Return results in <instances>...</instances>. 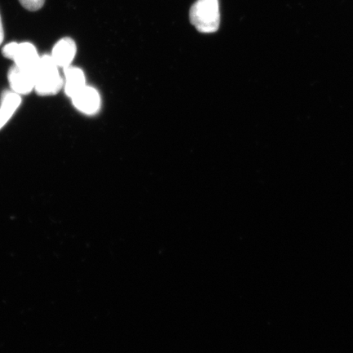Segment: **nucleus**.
I'll return each instance as SVG.
<instances>
[{
	"label": "nucleus",
	"instance_id": "f257e3e1",
	"mask_svg": "<svg viewBox=\"0 0 353 353\" xmlns=\"http://www.w3.org/2000/svg\"><path fill=\"white\" fill-rule=\"evenodd\" d=\"M50 55L41 57L34 78V90L39 96H52L64 86L63 79Z\"/></svg>",
	"mask_w": 353,
	"mask_h": 353
},
{
	"label": "nucleus",
	"instance_id": "f03ea898",
	"mask_svg": "<svg viewBox=\"0 0 353 353\" xmlns=\"http://www.w3.org/2000/svg\"><path fill=\"white\" fill-rule=\"evenodd\" d=\"M190 20L200 32H217L220 26L219 0H197L190 10Z\"/></svg>",
	"mask_w": 353,
	"mask_h": 353
},
{
	"label": "nucleus",
	"instance_id": "7ed1b4c3",
	"mask_svg": "<svg viewBox=\"0 0 353 353\" xmlns=\"http://www.w3.org/2000/svg\"><path fill=\"white\" fill-rule=\"evenodd\" d=\"M41 57L37 48L32 43L23 42L19 43L14 59L15 65L25 72L35 74Z\"/></svg>",
	"mask_w": 353,
	"mask_h": 353
},
{
	"label": "nucleus",
	"instance_id": "20e7f679",
	"mask_svg": "<svg viewBox=\"0 0 353 353\" xmlns=\"http://www.w3.org/2000/svg\"><path fill=\"white\" fill-rule=\"evenodd\" d=\"M73 105L79 112L88 114L98 112L101 105V98L95 88L85 86L72 98Z\"/></svg>",
	"mask_w": 353,
	"mask_h": 353
},
{
	"label": "nucleus",
	"instance_id": "39448f33",
	"mask_svg": "<svg viewBox=\"0 0 353 353\" xmlns=\"http://www.w3.org/2000/svg\"><path fill=\"white\" fill-rule=\"evenodd\" d=\"M77 51L76 42L72 38L65 37L52 48L51 57L59 68L65 69L72 63Z\"/></svg>",
	"mask_w": 353,
	"mask_h": 353
},
{
	"label": "nucleus",
	"instance_id": "423d86ee",
	"mask_svg": "<svg viewBox=\"0 0 353 353\" xmlns=\"http://www.w3.org/2000/svg\"><path fill=\"white\" fill-rule=\"evenodd\" d=\"M8 78L12 91L15 92L17 94H28L34 90L35 74L25 72L16 65L12 66L8 70Z\"/></svg>",
	"mask_w": 353,
	"mask_h": 353
},
{
	"label": "nucleus",
	"instance_id": "0eeeda50",
	"mask_svg": "<svg viewBox=\"0 0 353 353\" xmlns=\"http://www.w3.org/2000/svg\"><path fill=\"white\" fill-rule=\"evenodd\" d=\"M64 90L70 99L86 86L85 73L81 69L70 65L64 69Z\"/></svg>",
	"mask_w": 353,
	"mask_h": 353
},
{
	"label": "nucleus",
	"instance_id": "6e6552de",
	"mask_svg": "<svg viewBox=\"0 0 353 353\" xmlns=\"http://www.w3.org/2000/svg\"><path fill=\"white\" fill-rule=\"evenodd\" d=\"M21 103V95L13 91L4 92L0 105V130L10 121Z\"/></svg>",
	"mask_w": 353,
	"mask_h": 353
},
{
	"label": "nucleus",
	"instance_id": "1a4fd4ad",
	"mask_svg": "<svg viewBox=\"0 0 353 353\" xmlns=\"http://www.w3.org/2000/svg\"><path fill=\"white\" fill-rule=\"evenodd\" d=\"M21 6L30 12H37L41 10L46 0H19Z\"/></svg>",
	"mask_w": 353,
	"mask_h": 353
},
{
	"label": "nucleus",
	"instance_id": "9d476101",
	"mask_svg": "<svg viewBox=\"0 0 353 353\" xmlns=\"http://www.w3.org/2000/svg\"><path fill=\"white\" fill-rule=\"evenodd\" d=\"M17 47H19V43L16 42H11L6 44L2 50L3 56L8 59L13 60L16 54Z\"/></svg>",
	"mask_w": 353,
	"mask_h": 353
},
{
	"label": "nucleus",
	"instance_id": "9b49d317",
	"mask_svg": "<svg viewBox=\"0 0 353 353\" xmlns=\"http://www.w3.org/2000/svg\"><path fill=\"white\" fill-rule=\"evenodd\" d=\"M4 39V30L3 28L1 14H0V46H1Z\"/></svg>",
	"mask_w": 353,
	"mask_h": 353
}]
</instances>
